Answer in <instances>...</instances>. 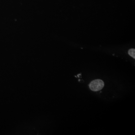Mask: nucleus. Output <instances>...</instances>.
I'll return each instance as SVG.
<instances>
[{
	"label": "nucleus",
	"mask_w": 135,
	"mask_h": 135,
	"mask_svg": "<svg viewBox=\"0 0 135 135\" xmlns=\"http://www.w3.org/2000/svg\"><path fill=\"white\" fill-rule=\"evenodd\" d=\"M104 83L103 81L101 80L97 79L91 82L89 85L90 89L92 91H99L102 89L104 87Z\"/></svg>",
	"instance_id": "obj_1"
},
{
	"label": "nucleus",
	"mask_w": 135,
	"mask_h": 135,
	"mask_svg": "<svg viewBox=\"0 0 135 135\" xmlns=\"http://www.w3.org/2000/svg\"><path fill=\"white\" fill-rule=\"evenodd\" d=\"M135 49H131L128 51L129 54L134 59L135 58Z\"/></svg>",
	"instance_id": "obj_2"
}]
</instances>
